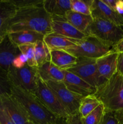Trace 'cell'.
<instances>
[{
	"label": "cell",
	"mask_w": 123,
	"mask_h": 124,
	"mask_svg": "<svg viewBox=\"0 0 123 124\" xmlns=\"http://www.w3.org/2000/svg\"><path fill=\"white\" fill-rule=\"evenodd\" d=\"M13 0H0V36L7 35L8 24L16 12Z\"/></svg>",
	"instance_id": "e0dca14e"
},
{
	"label": "cell",
	"mask_w": 123,
	"mask_h": 124,
	"mask_svg": "<svg viewBox=\"0 0 123 124\" xmlns=\"http://www.w3.org/2000/svg\"><path fill=\"white\" fill-rule=\"evenodd\" d=\"M101 124H120L119 117L116 113L106 111Z\"/></svg>",
	"instance_id": "f1b7e54d"
},
{
	"label": "cell",
	"mask_w": 123,
	"mask_h": 124,
	"mask_svg": "<svg viewBox=\"0 0 123 124\" xmlns=\"http://www.w3.org/2000/svg\"><path fill=\"white\" fill-rule=\"evenodd\" d=\"M43 1L17 8L15 15L8 24L7 35L22 30H31L44 35L53 32L51 16L43 7Z\"/></svg>",
	"instance_id": "6da1fadb"
},
{
	"label": "cell",
	"mask_w": 123,
	"mask_h": 124,
	"mask_svg": "<svg viewBox=\"0 0 123 124\" xmlns=\"http://www.w3.org/2000/svg\"><path fill=\"white\" fill-rule=\"evenodd\" d=\"M46 84L55 93L68 115L78 111L80 101L84 96L69 90L63 82L48 81Z\"/></svg>",
	"instance_id": "ba28073f"
},
{
	"label": "cell",
	"mask_w": 123,
	"mask_h": 124,
	"mask_svg": "<svg viewBox=\"0 0 123 124\" xmlns=\"http://www.w3.org/2000/svg\"><path fill=\"white\" fill-rule=\"evenodd\" d=\"M71 10L86 15H91V7L93 0H71Z\"/></svg>",
	"instance_id": "484cf974"
},
{
	"label": "cell",
	"mask_w": 123,
	"mask_h": 124,
	"mask_svg": "<svg viewBox=\"0 0 123 124\" xmlns=\"http://www.w3.org/2000/svg\"><path fill=\"white\" fill-rule=\"evenodd\" d=\"M65 51L77 58L97 59L110 52L112 48L105 46L95 38L88 36L81 40L78 44Z\"/></svg>",
	"instance_id": "8992f818"
},
{
	"label": "cell",
	"mask_w": 123,
	"mask_h": 124,
	"mask_svg": "<svg viewBox=\"0 0 123 124\" xmlns=\"http://www.w3.org/2000/svg\"><path fill=\"white\" fill-rule=\"evenodd\" d=\"M118 55L112 49L109 53L96 59L97 71L101 78L107 81L116 73Z\"/></svg>",
	"instance_id": "5bb4252c"
},
{
	"label": "cell",
	"mask_w": 123,
	"mask_h": 124,
	"mask_svg": "<svg viewBox=\"0 0 123 124\" xmlns=\"http://www.w3.org/2000/svg\"><path fill=\"white\" fill-rule=\"evenodd\" d=\"M35 95L46 108L57 118H65L68 115L55 93L39 78Z\"/></svg>",
	"instance_id": "9c48e42d"
},
{
	"label": "cell",
	"mask_w": 123,
	"mask_h": 124,
	"mask_svg": "<svg viewBox=\"0 0 123 124\" xmlns=\"http://www.w3.org/2000/svg\"><path fill=\"white\" fill-rule=\"evenodd\" d=\"M49 124H63V118H58L54 122Z\"/></svg>",
	"instance_id": "74e56055"
},
{
	"label": "cell",
	"mask_w": 123,
	"mask_h": 124,
	"mask_svg": "<svg viewBox=\"0 0 123 124\" xmlns=\"http://www.w3.org/2000/svg\"><path fill=\"white\" fill-rule=\"evenodd\" d=\"M8 76L12 86L35 94L39 79L37 67L26 64L21 69H15L12 65L8 71Z\"/></svg>",
	"instance_id": "5b68a950"
},
{
	"label": "cell",
	"mask_w": 123,
	"mask_h": 124,
	"mask_svg": "<svg viewBox=\"0 0 123 124\" xmlns=\"http://www.w3.org/2000/svg\"><path fill=\"white\" fill-rule=\"evenodd\" d=\"M27 64V58L25 54L20 53L13 60L12 66L15 69H21Z\"/></svg>",
	"instance_id": "4dcf8cb0"
},
{
	"label": "cell",
	"mask_w": 123,
	"mask_h": 124,
	"mask_svg": "<svg viewBox=\"0 0 123 124\" xmlns=\"http://www.w3.org/2000/svg\"><path fill=\"white\" fill-rule=\"evenodd\" d=\"M43 6L51 16L65 17L71 10V0H43Z\"/></svg>",
	"instance_id": "44dd1931"
},
{
	"label": "cell",
	"mask_w": 123,
	"mask_h": 124,
	"mask_svg": "<svg viewBox=\"0 0 123 124\" xmlns=\"http://www.w3.org/2000/svg\"><path fill=\"white\" fill-rule=\"evenodd\" d=\"M20 53L18 46L6 35L0 42V69L8 71L14 59Z\"/></svg>",
	"instance_id": "9a60e30c"
},
{
	"label": "cell",
	"mask_w": 123,
	"mask_h": 124,
	"mask_svg": "<svg viewBox=\"0 0 123 124\" xmlns=\"http://www.w3.org/2000/svg\"><path fill=\"white\" fill-rule=\"evenodd\" d=\"M90 10L93 19H103L123 27V16L109 7L102 0H93Z\"/></svg>",
	"instance_id": "8fae6325"
},
{
	"label": "cell",
	"mask_w": 123,
	"mask_h": 124,
	"mask_svg": "<svg viewBox=\"0 0 123 124\" xmlns=\"http://www.w3.org/2000/svg\"><path fill=\"white\" fill-rule=\"evenodd\" d=\"M0 108L7 114L14 124H25L29 121L25 111L12 95L0 99Z\"/></svg>",
	"instance_id": "30bf717a"
},
{
	"label": "cell",
	"mask_w": 123,
	"mask_h": 124,
	"mask_svg": "<svg viewBox=\"0 0 123 124\" xmlns=\"http://www.w3.org/2000/svg\"><path fill=\"white\" fill-rule=\"evenodd\" d=\"M63 73L64 79L63 82L69 90L82 96L92 95L95 93L96 88L79 76L67 70H63Z\"/></svg>",
	"instance_id": "7c38bea8"
},
{
	"label": "cell",
	"mask_w": 123,
	"mask_h": 124,
	"mask_svg": "<svg viewBox=\"0 0 123 124\" xmlns=\"http://www.w3.org/2000/svg\"><path fill=\"white\" fill-rule=\"evenodd\" d=\"M42 1L43 0H18V1H14V2L17 8H18V7L37 4L41 3Z\"/></svg>",
	"instance_id": "1f68e13d"
},
{
	"label": "cell",
	"mask_w": 123,
	"mask_h": 124,
	"mask_svg": "<svg viewBox=\"0 0 123 124\" xmlns=\"http://www.w3.org/2000/svg\"><path fill=\"white\" fill-rule=\"evenodd\" d=\"M34 55L37 67L51 61V50L43 41L34 44Z\"/></svg>",
	"instance_id": "cb8c5ba5"
},
{
	"label": "cell",
	"mask_w": 123,
	"mask_h": 124,
	"mask_svg": "<svg viewBox=\"0 0 123 124\" xmlns=\"http://www.w3.org/2000/svg\"><path fill=\"white\" fill-rule=\"evenodd\" d=\"M116 73L121 75H123V52L118 53L117 58Z\"/></svg>",
	"instance_id": "836d02e7"
},
{
	"label": "cell",
	"mask_w": 123,
	"mask_h": 124,
	"mask_svg": "<svg viewBox=\"0 0 123 124\" xmlns=\"http://www.w3.org/2000/svg\"><path fill=\"white\" fill-rule=\"evenodd\" d=\"M43 41L47 45L50 50H66L78 44L81 40L69 38L56 33L52 32L45 35Z\"/></svg>",
	"instance_id": "2e32d148"
},
{
	"label": "cell",
	"mask_w": 123,
	"mask_h": 124,
	"mask_svg": "<svg viewBox=\"0 0 123 124\" xmlns=\"http://www.w3.org/2000/svg\"><path fill=\"white\" fill-rule=\"evenodd\" d=\"M122 76H123V75H122Z\"/></svg>",
	"instance_id": "60d3db41"
},
{
	"label": "cell",
	"mask_w": 123,
	"mask_h": 124,
	"mask_svg": "<svg viewBox=\"0 0 123 124\" xmlns=\"http://www.w3.org/2000/svg\"><path fill=\"white\" fill-rule=\"evenodd\" d=\"M115 11H116L121 15L123 16V1L117 0L116 3Z\"/></svg>",
	"instance_id": "e575fe53"
},
{
	"label": "cell",
	"mask_w": 123,
	"mask_h": 124,
	"mask_svg": "<svg viewBox=\"0 0 123 124\" xmlns=\"http://www.w3.org/2000/svg\"><path fill=\"white\" fill-rule=\"evenodd\" d=\"M67 71L79 76L96 89L107 81L101 78L98 73L96 59L77 58V64Z\"/></svg>",
	"instance_id": "52a82bcc"
},
{
	"label": "cell",
	"mask_w": 123,
	"mask_h": 124,
	"mask_svg": "<svg viewBox=\"0 0 123 124\" xmlns=\"http://www.w3.org/2000/svg\"><path fill=\"white\" fill-rule=\"evenodd\" d=\"M102 1L106 5H107L109 7H110L111 8L115 10L116 3L117 0H102Z\"/></svg>",
	"instance_id": "8d00e7d4"
},
{
	"label": "cell",
	"mask_w": 123,
	"mask_h": 124,
	"mask_svg": "<svg viewBox=\"0 0 123 124\" xmlns=\"http://www.w3.org/2000/svg\"><path fill=\"white\" fill-rule=\"evenodd\" d=\"M105 112L104 107L101 104L88 116L82 118L83 124H101Z\"/></svg>",
	"instance_id": "d4e9b609"
},
{
	"label": "cell",
	"mask_w": 123,
	"mask_h": 124,
	"mask_svg": "<svg viewBox=\"0 0 123 124\" xmlns=\"http://www.w3.org/2000/svg\"><path fill=\"white\" fill-rule=\"evenodd\" d=\"M51 19L53 32L75 39L83 40L88 36L71 25L65 17L51 16Z\"/></svg>",
	"instance_id": "4fadbf2b"
},
{
	"label": "cell",
	"mask_w": 123,
	"mask_h": 124,
	"mask_svg": "<svg viewBox=\"0 0 123 124\" xmlns=\"http://www.w3.org/2000/svg\"><path fill=\"white\" fill-rule=\"evenodd\" d=\"M101 104L94 94L83 97L81 100L78 108V113L81 117H85Z\"/></svg>",
	"instance_id": "603a6c76"
},
{
	"label": "cell",
	"mask_w": 123,
	"mask_h": 124,
	"mask_svg": "<svg viewBox=\"0 0 123 124\" xmlns=\"http://www.w3.org/2000/svg\"><path fill=\"white\" fill-rule=\"evenodd\" d=\"M35 124L33 123V122H31V121H27V122H26V124Z\"/></svg>",
	"instance_id": "f35d334b"
},
{
	"label": "cell",
	"mask_w": 123,
	"mask_h": 124,
	"mask_svg": "<svg viewBox=\"0 0 123 124\" xmlns=\"http://www.w3.org/2000/svg\"><path fill=\"white\" fill-rule=\"evenodd\" d=\"M5 36H0V42H1V41H2V40H3V39H4V37H5Z\"/></svg>",
	"instance_id": "ab89813d"
},
{
	"label": "cell",
	"mask_w": 123,
	"mask_h": 124,
	"mask_svg": "<svg viewBox=\"0 0 123 124\" xmlns=\"http://www.w3.org/2000/svg\"><path fill=\"white\" fill-rule=\"evenodd\" d=\"M12 85L8 76V71L0 69V99L12 95Z\"/></svg>",
	"instance_id": "4316f807"
},
{
	"label": "cell",
	"mask_w": 123,
	"mask_h": 124,
	"mask_svg": "<svg viewBox=\"0 0 123 124\" xmlns=\"http://www.w3.org/2000/svg\"><path fill=\"white\" fill-rule=\"evenodd\" d=\"M20 53L25 54L27 58V64L30 67H37L35 60L34 44L22 45L18 47Z\"/></svg>",
	"instance_id": "83f0119b"
},
{
	"label": "cell",
	"mask_w": 123,
	"mask_h": 124,
	"mask_svg": "<svg viewBox=\"0 0 123 124\" xmlns=\"http://www.w3.org/2000/svg\"><path fill=\"white\" fill-rule=\"evenodd\" d=\"M37 71L41 79L45 83L48 81H63V70L58 68L51 61L37 67Z\"/></svg>",
	"instance_id": "ffe728a7"
},
{
	"label": "cell",
	"mask_w": 123,
	"mask_h": 124,
	"mask_svg": "<svg viewBox=\"0 0 123 124\" xmlns=\"http://www.w3.org/2000/svg\"><path fill=\"white\" fill-rule=\"evenodd\" d=\"M95 96L104 105L106 111L123 113V77L116 73L99 86Z\"/></svg>",
	"instance_id": "3957f363"
},
{
	"label": "cell",
	"mask_w": 123,
	"mask_h": 124,
	"mask_svg": "<svg viewBox=\"0 0 123 124\" xmlns=\"http://www.w3.org/2000/svg\"><path fill=\"white\" fill-rule=\"evenodd\" d=\"M85 35L95 38L105 46L112 48L123 39V29L107 21L93 19Z\"/></svg>",
	"instance_id": "277c9868"
},
{
	"label": "cell",
	"mask_w": 123,
	"mask_h": 124,
	"mask_svg": "<svg viewBox=\"0 0 123 124\" xmlns=\"http://www.w3.org/2000/svg\"><path fill=\"white\" fill-rule=\"evenodd\" d=\"M13 44L18 47L25 44H34L39 41H43L44 35L31 30H22L7 34Z\"/></svg>",
	"instance_id": "ac0fdd59"
},
{
	"label": "cell",
	"mask_w": 123,
	"mask_h": 124,
	"mask_svg": "<svg viewBox=\"0 0 123 124\" xmlns=\"http://www.w3.org/2000/svg\"><path fill=\"white\" fill-rule=\"evenodd\" d=\"M63 124H83V122L81 116L77 111L63 118Z\"/></svg>",
	"instance_id": "f546056e"
},
{
	"label": "cell",
	"mask_w": 123,
	"mask_h": 124,
	"mask_svg": "<svg viewBox=\"0 0 123 124\" xmlns=\"http://www.w3.org/2000/svg\"><path fill=\"white\" fill-rule=\"evenodd\" d=\"M12 95L20 104L30 121L35 124H49L57 119L33 93L12 86Z\"/></svg>",
	"instance_id": "7a4b0ae2"
},
{
	"label": "cell",
	"mask_w": 123,
	"mask_h": 124,
	"mask_svg": "<svg viewBox=\"0 0 123 124\" xmlns=\"http://www.w3.org/2000/svg\"><path fill=\"white\" fill-rule=\"evenodd\" d=\"M51 62L62 70H68L73 67L77 62V58L65 50H51Z\"/></svg>",
	"instance_id": "d6986e66"
},
{
	"label": "cell",
	"mask_w": 123,
	"mask_h": 124,
	"mask_svg": "<svg viewBox=\"0 0 123 124\" xmlns=\"http://www.w3.org/2000/svg\"><path fill=\"white\" fill-rule=\"evenodd\" d=\"M65 18L71 25L84 34L93 21L91 15L77 13L71 10L66 13Z\"/></svg>",
	"instance_id": "7402d4cb"
},
{
	"label": "cell",
	"mask_w": 123,
	"mask_h": 124,
	"mask_svg": "<svg viewBox=\"0 0 123 124\" xmlns=\"http://www.w3.org/2000/svg\"><path fill=\"white\" fill-rule=\"evenodd\" d=\"M112 50L114 51L116 53H123V39L121 40L116 46H115L113 48H112Z\"/></svg>",
	"instance_id": "d590c367"
},
{
	"label": "cell",
	"mask_w": 123,
	"mask_h": 124,
	"mask_svg": "<svg viewBox=\"0 0 123 124\" xmlns=\"http://www.w3.org/2000/svg\"><path fill=\"white\" fill-rule=\"evenodd\" d=\"M0 124H14L7 114L0 108Z\"/></svg>",
	"instance_id": "d6a6232c"
}]
</instances>
